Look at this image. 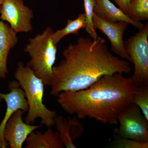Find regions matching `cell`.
<instances>
[{
  "label": "cell",
  "instance_id": "6da1fadb",
  "mask_svg": "<svg viewBox=\"0 0 148 148\" xmlns=\"http://www.w3.org/2000/svg\"><path fill=\"white\" fill-rule=\"evenodd\" d=\"M64 59L53 67L50 85L51 95L86 89L105 75L116 73L129 75L128 61L121 60L110 52L106 40L101 37L91 40L80 37L63 52Z\"/></svg>",
  "mask_w": 148,
  "mask_h": 148
},
{
  "label": "cell",
  "instance_id": "7a4b0ae2",
  "mask_svg": "<svg viewBox=\"0 0 148 148\" xmlns=\"http://www.w3.org/2000/svg\"><path fill=\"white\" fill-rule=\"evenodd\" d=\"M123 74L105 75L86 89L60 92L57 102L65 112L79 119L88 118L116 125L120 114L132 103L137 90L131 77Z\"/></svg>",
  "mask_w": 148,
  "mask_h": 148
},
{
  "label": "cell",
  "instance_id": "3957f363",
  "mask_svg": "<svg viewBox=\"0 0 148 148\" xmlns=\"http://www.w3.org/2000/svg\"><path fill=\"white\" fill-rule=\"evenodd\" d=\"M14 77L24 90L29 106L25 122L33 124L37 119L40 118L42 124L48 128L55 125L56 111L48 109L43 102L45 84L42 81L35 75L30 67L24 66L21 62L17 64Z\"/></svg>",
  "mask_w": 148,
  "mask_h": 148
},
{
  "label": "cell",
  "instance_id": "277c9868",
  "mask_svg": "<svg viewBox=\"0 0 148 148\" xmlns=\"http://www.w3.org/2000/svg\"><path fill=\"white\" fill-rule=\"evenodd\" d=\"M53 32L51 27H47L42 34L30 38L24 49V51L31 57L27 66L42 81L45 85L50 86L56 58L57 47L51 38Z\"/></svg>",
  "mask_w": 148,
  "mask_h": 148
},
{
  "label": "cell",
  "instance_id": "5b68a950",
  "mask_svg": "<svg viewBox=\"0 0 148 148\" xmlns=\"http://www.w3.org/2000/svg\"><path fill=\"white\" fill-rule=\"evenodd\" d=\"M148 24L124 41L127 54L134 65L131 77L136 86L148 85Z\"/></svg>",
  "mask_w": 148,
  "mask_h": 148
},
{
  "label": "cell",
  "instance_id": "8992f818",
  "mask_svg": "<svg viewBox=\"0 0 148 148\" xmlns=\"http://www.w3.org/2000/svg\"><path fill=\"white\" fill-rule=\"evenodd\" d=\"M118 123L119 127L114 129V133L123 138L148 142V120L134 103H130L120 114Z\"/></svg>",
  "mask_w": 148,
  "mask_h": 148
},
{
  "label": "cell",
  "instance_id": "52a82bcc",
  "mask_svg": "<svg viewBox=\"0 0 148 148\" xmlns=\"http://www.w3.org/2000/svg\"><path fill=\"white\" fill-rule=\"evenodd\" d=\"M33 11L24 0H5L1 5L0 19L6 21L15 33H29L33 30Z\"/></svg>",
  "mask_w": 148,
  "mask_h": 148
},
{
  "label": "cell",
  "instance_id": "ba28073f",
  "mask_svg": "<svg viewBox=\"0 0 148 148\" xmlns=\"http://www.w3.org/2000/svg\"><path fill=\"white\" fill-rule=\"evenodd\" d=\"M10 92L8 93L0 92V101H5L6 103L7 109L5 115L0 124V148H8L9 146L4 138V131L6 125L14 113L21 110L24 113L29 110V106L25 93L20 87L17 81L13 80L9 83Z\"/></svg>",
  "mask_w": 148,
  "mask_h": 148
},
{
  "label": "cell",
  "instance_id": "9c48e42d",
  "mask_svg": "<svg viewBox=\"0 0 148 148\" xmlns=\"http://www.w3.org/2000/svg\"><path fill=\"white\" fill-rule=\"evenodd\" d=\"M92 22L95 29H98L108 38L113 52L132 63L125 48L123 35L128 26L125 21L112 22L102 19L93 14Z\"/></svg>",
  "mask_w": 148,
  "mask_h": 148
},
{
  "label": "cell",
  "instance_id": "30bf717a",
  "mask_svg": "<svg viewBox=\"0 0 148 148\" xmlns=\"http://www.w3.org/2000/svg\"><path fill=\"white\" fill-rule=\"evenodd\" d=\"M24 114L21 110H17L6 125L4 138L11 148H22L29 135L35 130L42 126V125H32L24 122L22 119Z\"/></svg>",
  "mask_w": 148,
  "mask_h": 148
},
{
  "label": "cell",
  "instance_id": "8fae6325",
  "mask_svg": "<svg viewBox=\"0 0 148 148\" xmlns=\"http://www.w3.org/2000/svg\"><path fill=\"white\" fill-rule=\"evenodd\" d=\"M55 125L59 132L60 138L66 148H76L73 140H76L81 136L84 131L82 123L76 116L68 119L61 116L57 115L55 118Z\"/></svg>",
  "mask_w": 148,
  "mask_h": 148
},
{
  "label": "cell",
  "instance_id": "7c38bea8",
  "mask_svg": "<svg viewBox=\"0 0 148 148\" xmlns=\"http://www.w3.org/2000/svg\"><path fill=\"white\" fill-rule=\"evenodd\" d=\"M94 12L100 18L110 22L125 21L139 30L145 27V25L142 22L131 19L110 0H95Z\"/></svg>",
  "mask_w": 148,
  "mask_h": 148
},
{
  "label": "cell",
  "instance_id": "4fadbf2b",
  "mask_svg": "<svg viewBox=\"0 0 148 148\" xmlns=\"http://www.w3.org/2000/svg\"><path fill=\"white\" fill-rule=\"evenodd\" d=\"M17 34L9 24L0 21V79H5L8 73V59L11 50L18 43Z\"/></svg>",
  "mask_w": 148,
  "mask_h": 148
},
{
  "label": "cell",
  "instance_id": "5bb4252c",
  "mask_svg": "<svg viewBox=\"0 0 148 148\" xmlns=\"http://www.w3.org/2000/svg\"><path fill=\"white\" fill-rule=\"evenodd\" d=\"M26 148H64L60 135L50 127L44 133L33 131L26 140Z\"/></svg>",
  "mask_w": 148,
  "mask_h": 148
},
{
  "label": "cell",
  "instance_id": "9a60e30c",
  "mask_svg": "<svg viewBox=\"0 0 148 148\" xmlns=\"http://www.w3.org/2000/svg\"><path fill=\"white\" fill-rule=\"evenodd\" d=\"M86 27L85 14H81L74 20L68 19L66 26L64 29L53 32L51 35V40L55 44L57 45L64 37L70 34L77 35L79 30L85 29Z\"/></svg>",
  "mask_w": 148,
  "mask_h": 148
},
{
  "label": "cell",
  "instance_id": "2e32d148",
  "mask_svg": "<svg viewBox=\"0 0 148 148\" xmlns=\"http://www.w3.org/2000/svg\"><path fill=\"white\" fill-rule=\"evenodd\" d=\"M127 15L134 21H148V0H130Z\"/></svg>",
  "mask_w": 148,
  "mask_h": 148
},
{
  "label": "cell",
  "instance_id": "e0dca14e",
  "mask_svg": "<svg viewBox=\"0 0 148 148\" xmlns=\"http://www.w3.org/2000/svg\"><path fill=\"white\" fill-rule=\"evenodd\" d=\"M132 103L140 108L142 113L148 120V85L137 87Z\"/></svg>",
  "mask_w": 148,
  "mask_h": 148
},
{
  "label": "cell",
  "instance_id": "ac0fdd59",
  "mask_svg": "<svg viewBox=\"0 0 148 148\" xmlns=\"http://www.w3.org/2000/svg\"><path fill=\"white\" fill-rule=\"evenodd\" d=\"M83 2L86 21V30L91 39H95L98 36L95 32L92 22L95 0H83Z\"/></svg>",
  "mask_w": 148,
  "mask_h": 148
},
{
  "label": "cell",
  "instance_id": "d6986e66",
  "mask_svg": "<svg viewBox=\"0 0 148 148\" xmlns=\"http://www.w3.org/2000/svg\"><path fill=\"white\" fill-rule=\"evenodd\" d=\"M113 148H148V142H141L121 137L114 133V139L110 145Z\"/></svg>",
  "mask_w": 148,
  "mask_h": 148
},
{
  "label": "cell",
  "instance_id": "ffe728a7",
  "mask_svg": "<svg viewBox=\"0 0 148 148\" xmlns=\"http://www.w3.org/2000/svg\"><path fill=\"white\" fill-rule=\"evenodd\" d=\"M114 1L118 5L119 8L127 15L128 10H129L130 0H114Z\"/></svg>",
  "mask_w": 148,
  "mask_h": 148
},
{
  "label": "cell",
  "instance_id": "44dd1931",
  "mask_svg": "<svg viewBox=\"0 0 148 148\" xmlns=\"http://www.w3.org/2000/svg\"><path fill=\"white\" fill-rule=\"evenodd\" d=\"M5 0H0V5H1L2 4L3 2Z\"/></svg>",
  "mask_w": 148,
  "mask_h": 148
},
{
  "label": "cell",
  "instance_id": "7402d4cb",
  "mask_svg": "<svg viewBox=\"0 0 148 148\" xmlns=\"http://www.w3.org/2000/svg\"><path fill=\"white\" fill-rule=\"evenodd\" d=\"M0 12H1V5H0Z\"/></svg>",
  "mask_w": 148,
  "mask_h": 148
}]
</instances>
